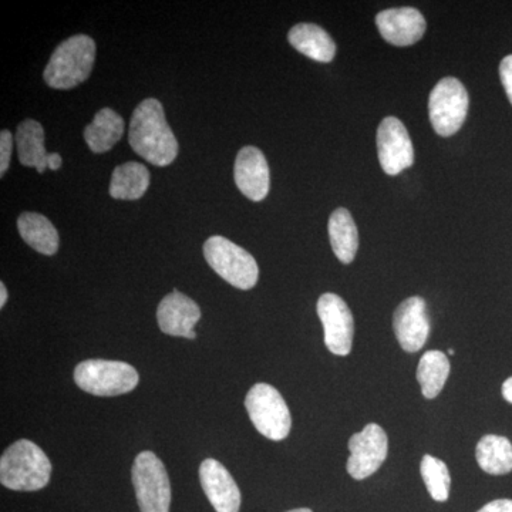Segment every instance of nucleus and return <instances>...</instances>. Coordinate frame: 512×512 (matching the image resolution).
<instances>
[{"mask_svg":"<svg viewBox=\"0 0 512 512\" xmlns=\"http://www.w3.org/2000/svg\"><path fill=\"white\" fill-rule=\"evenodd\" d=\"M128 141L138 156L157 167L170 165L177 158V138L165 119L163 104L157 99L138 104L131 116Z\"/></svg>","mask_w":512,"mask_h":512,"instance_id":"f257e3e1","label":"nucleus"},{"mask_svg":"<svg viewBox=\"0 0 512 512\" xmlns=\"http://www.w3.org/2000/svg\"><path fill=\"white\" fill-rule=\"evenodd\" d=\"M52 477V463L45 451L30 440H19L0 458V483L13 491H37Z\"/></svg>","mask_w":512,"mask_h":512,"instance_id":"f03ea898","label":"nucleus"},{"mask_svg":"<svg viewBox=\"0 0 512 512\" xmlns=\"http://www.w3.org/2000/svg\"><path fill=\"white\" fill-rule=\"evenodd\" d=\"M96 60V43L90 36L64 40L47 63L43 79L56 90H70L89 79Z\"/></svg>","mask_w":512,"mask_h":512,"instance_id":"7ed1b4c3","label":"nucleus"},{"mask_svg":"<svg viewBox=\"0 0 512 512\" xmlns=\"http://www.w3.org/2000/svg\"><path fill=\"white\" fill-rule=\"evenodd\" d=\"M74 382L93 396L114 397L136 389L140 376L128 363L90 359L76 366Z\"/></svg>","mask_w":512,"mask_h":512,"instance_id":"20e7f679","label":"nucleus"},{"mask_svg":"<svg viewBox=\"0 0 512 512\" xmlns=\"http://www.w3.org/2000/svg\"><path fill=\"white\" fill-rule=\"evenodd\" d=\"M208 265L228 284L248 291L259 278V268L254 256L229 239L215 235L204 244Z\"/></svg>","mask_w":512,"mask_h":512,"instance_id":"39448f33","label":"nucleus"},{"mask_svg":"<svg viewBox=\"0 0 512 512\" xmlns=\"http://www.w3.org/2000/svg\"><path fill=\"white\" fill-rule=\"evenodd\" d=\"M245 407L255 429L266 439L281 441L291 433L292 417L288 404L271 384H255L247 394Z\"/></svg>","mask_w":512,"mask_h":512,"instance_id":"423d86ee","label":"nucleus"},{"mask_svg":"<svg viewBox=\"0 0 512 512\" xmlns=\"http://www.w3.org/2000/svg\"><path fill=\"white\" fill-rule=\"evenodd\" d=\"M133 484L141 512H170V478L156 454H138L133 464Z\"/></svg>","mask_w":512,"mask_h":512,"instance_id":"0eeeda50","label":"nucleus"},{"mask_svg":"<svg viewBox=\"0 0 512 512\" xmlns=\"http://www.w3.org/2000/svg\"><path fill=\"white\" fill-rule=\"evenodd\" d=\"M468 93L456 77L440 80L430 93L431 126L441 137L454 136L466 121Z\"/></svg>","mask_w":512,"mask_h":512,"instance_id":"6e6552de","label":"nucleus"},{"mask_svg":"<svg viewBox=\"0 0 512 512\" xmlns=\"http://www.w3.org/2000/svg\"><path fill=\"white\" fill-rule=\"evenodd\" d=\"M318 316L325 330L326 348L336 356L352 352L355 320L349 306L335 293H323L318 301Z\"/></svg>","mask_w":512,"mask_h":512,"instance_id":"1a4fd4ad","label":"nucleus"},{"mask_svg":"<svg viewBox=\"0 0 512 512\" xmlns=\"http://www.w3.org/2000/svg\"><path fill=\"white\" fill-rule=\"evenodd\" d=\"M350 457L348 473L355 480H365L373 476L386 461L389 440L386 431L379 424H367L360 433L353 434L349 440Z\"/></svg>","mask_w":512,"mask_h":512,"instance_id":"9d476101","label":"nucleus"},{"mask_svg":"<svg viewBox=\"0 0 512 512\" xmlns=\"http://www.w3.org/2000/svg\"><path fill=\"white\" fill-rule=\"evenodd\" d=\"M377 153L387 175H397L412 167L414 148L404 124L396 117H386L377 130Z\"/></svg>","mask_w":512,"mask_h":512,"instance_id":"9b49d317","label":"nucleus"},{"mask_svg":"<svg viewBox=\"0 0 512 512\" xmlns=\"http://www.w3.org/2000/svg\"><path fill=\"white\" fill-rule=\"evenodd\" d=\"M393 329L404 352H419L430 335L426 301L420 296L400 303L393 315Z\"/></svg>","mask_w":512,"mask_h":512,"instance_id":"f8f14e48","label":"nucleus"},{"mask_svg":"<svg viewBox=\"0 0 512 512\" xmlns=\"http://www.w3.org/2000/svg\"><path fill=\"white\" fill-rule=\"evenodd\" d=\"M200 319V306L181 292L170 293L158 305L157 322L165 335L195 339L194 328Z\"/></svg>","mask_w":512,"mask_h":512,"instance_id":"ddd939ff","label":"nucleus"},{"mask_svg":"<svg viewBox=\"0 0 512 512\" xmlns=\"http://www.w3.org/2000/svg\"><path fill=\"white\" fill-rule=\"evenodd\" d=\"M235 183L245 197L251 201L265 200L271 187L268 161L259 148L247 146L239 151L235 160Z\"/></svg>","mask_w":512,"mask_h":512,"instance_id":"4468645a","label":"nucleus"},{"mask_svg":"<svg viewBox=\"0 0 512 512\" xmlns=\"http://www.w3.org/2000/svg\"><path fill=\"white\" fill-rule=\"evenodd\" d=\"M202 490L217 512H239L241 491L227 468L214 458L202 461L200 467Z\"/></svg>","mask_w":512,"mask_h":512,"instance_id":"2eb2a0df","label":"nucleus"},{"mask_svg":"<svg viewBox=\"0 0 512 512\" xmlns=\"http://www.w3.org/2000/svg\"><path fill=\"white\" fill-rule=\"evenodd\" d=\"M376 25L386 42L394 46H412L426 32V19L414 8H394L380 12Z\"/></svg>","mask_w":512,"mask_h":512,"instance_id":"dca6fc26","label":"nucleus"},{"mask_svg":"<svg viewBox=\"0 0 512 512\" xmlns=\"http://www.w3.org/2000/svg\"><path fill=\"white\" fill-rule=\"evenodd\" d=\"M289 43L299 53L315 62L329 63L335 59L336 43L325 29L312 23H299L288 33Z\"/></svg>","mask_w":512,"mask_h":512,"instance_id":"f3484780","label":"nucleus"},{"mask_svg":"<svg viewBox=\"0 0 512 512\" xmlns=\"http://www.w3.org/2000/svg\"><path fill=\"white\" fill-rule=\"evenodd\" d=\"M123 133V117L113 109L104 107L94 116L93 123L84 128V140L93 153L103 154L119 143Z\"/></svg>","mask_w":512,"mask_h":512,"instance_id":"a211bd4d","label":"nucleus"},{"mask_svg":"<svg viewBox=\"0 0 512 512\" xmlns=\"http://www.w3.org/2000/svg\"><path fill=\"white\" fill-rule=\"evenodd\" d=\"M16 144H18L19 161L29 168H36L37 173H45L49 153L45 147V130L36 120H25L16 131Z\"/></svg>","mask_w":512,"mask_h":512,"instance_id":"6ab92c4d","label":"nucleus"},{"mask_svg":"<svg viewBox=\"0 0 512 512\" xmlns=\"http://www.w3.org/2000/svg\"><path fill=\"white\" fill-rule=\"evenodd\" d=\"M18 229L23 241L43 255H55L59 249V232L45 215L23 212L18 220Z\"/></svg>","mask_w":512,"mask_h":512,"instance_id":"aec40b11","label":"nucleus"},{"mask_svg":"<svg viewBox=\"0 0 512 512\" xmlns=\"http://www.w3.org/2000/svg\"><path fill=\"white\" fill-rule=\"evenodd\" d=\"M329 238L333 252L343 264H352L359 249V232L346 208H338L329 218Z\"/></svg>","mask_w":512,"mask_h":512,"instance_id":"412c9836","label":"nucleus"},{"mask_svg":"<svg viewBox=\"0 0 512 512\" xmlns=\"http://www.w3.org/2000/svg\"><path fill=\"white\" fill-rule=\"evenodd\" d=\"M150 187V171L140 163H126L114 168L110 195L114 200H140Z\"/></svg>","mask_w":512,"mask_h":512,"instance_id":"4be33fe9","label":"nucleus"},{"mask_svg":"<svg viewBox=\"0 0 512 512\" xmlns=\"http://www.w3.org/2000/svg\"><path fill=\"white\" fill-rule=\"evenodd\" d=\"M478 466L491 476H504L512 471V444L505 437L488 434L478 441Z\"/></svg>","mask_w":512,"mask_h":512,"instance_id":"5701e85b","label":"nucleus"},{"mask_svg":"<svg viewBox=\"0 0 512 512\" xmlns=\"http://www.w3.org/2000/svg\"><path fill=\"white\" fill-rule=\"evenodd\" d=\"M450 360L440 350H429L421 356L417 380L426 399H436L450 376Z\"/></svg>","mask_w":512,"mask_h":512,"instance_id":"b1692460","label":"nucleus"},{"mask_svg":"<svg viewBox=\"0 0 512 512\" xmlns=\"http://www.w3.org/2000/svg\"><path fill=\"white\" fill-rule=\"evenodd\" d=\"M420 473L431 498L437 503H444L450 497V471L444 461L426 454L421 460Z\"/></svg>","mask_w":512,"mask_h":512,"instance_id":"393cba45","label":"nucleus"},{"mask_svg":"<svg viewBox=\"0 0 512 512\" xmlns=\"http://www.w3.org/2000/svg\"><path fill=\"white\" fill-rule=\"evenodd\" d=\"M13 137L9 130L0 133V175H5L12 157Z\"/></svg>","mask_w":512,"mask_h":512,"instance_id":"a878e982","label":"nucleus"},{"mask_svg":"<svg viewBox=\"0 0 512 512\" xmlns=\"http://www.w3.org/2000/svg\"><path fill=\"white\" fill-rule=\"evenodd\" d=\"M500 77L508 100H510L512 104V55L504 57L503 62H501Z\"/></svg>","mask_w":512,"mask_h":512,"instance_id":"bb28decb","label":"nucleus"},{"mask_svg":"<svg viewBox=\"0 0 512 512\" xmlns=\"http://www.w3.org/2000/svg\"><path fill=\"white\" fill-rule=\"evenodd\" d=\"M477 512H512V500H495Z\"/></svg>","mask_w":512,"mask_h":512,"instance_id":"cd10ccee","label":"nucleus"},{"mask_svg":"<svg viewBox=\"0 0 512 512\" xmlns=\"http://www.w3.org/2000/svg\"><path fill=\"white\" fill-rule=\"evenodd\" d=\"M62 156L59 153L49 154V158H47V165H49L50 170L56 171L62 167Z\"/></svg>","mask_w":512,"mask_h":512,"instance_id":"c85d7f7f","label":"nucleus"},{"mask_svg":"<svg viewBox=\"0 0 512 512\" xmlns=\"http://www.w3.org/2000/svg\"><path fill=\"white\" fill-rule=\"evenodd\" d=\"M503 396L508 403L512 404V377L505 380L503 384Z\"/></svg>","mask_w":512,"mask_h":512,"instance_id":"c756f323","label":"nucleus"},{"mask_svg":"<svg viewBox=\"0 0 512 512\" xmlns=\"http://www.w3.org/2000/svg\"><path fill=\"white\" fill-rule=\"evenodd\" d=\"M6 301H8V289H6L5 284H0V308L6 305Z\"/></svg>","mask_w":512,"mask_h":512,"instance_id":"7c9ffc66","label":"nucleus"},{"mask_svg":"<svg viewBox=\"0 0 512 512\" xmlns=\"http://www.w3.org/2000/svg\"><path fill=\"white\" fill-rule=\"evenodd\" d=\"M286 512H313L309 510V508H296V510L286 511Z\"/></svg>","mask_w":512,"mask_h":512,"instance_id":"2f4dec72","label":"nucleus"},{"mask_svg":"<svg viewBox=\"0 0 512 512\" xmlns=\"http://www.w3.org/2000/svg\"><path fill=\"white\" fill-rule=\"evenodd\" d=\"M448 355L454 356L456 352H454V349H448Z\"/></svg>","mask_w":512,"mask_h":512,"instance_id":"473e14b6","label":"nucleus"}]
</instances>
